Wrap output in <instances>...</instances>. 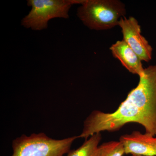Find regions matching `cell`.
I'll return each instance as SVG.
<instances>
[{"label":"cell","mask_w":156,"mask_h":156,"mask_svg":"<svg viewBox=\"0 0 156 156\" xmlns=\"http://www.w3.org/2000/svg\"><path fill=\"white\" fill-rule=\"evenodd\" d=\"M77 16L91 30L110 29L126 14V6L118 0H82Z\"/></svg>","instance_id":"obj_2"},{"label":"cell","mask_w":156,"mask_h":156,"mask_svg":"<svg viewBox=\"0 0 156 156\" xmlns=\"http://www.w3.org/2000/svg\"><path fill=\"white\" fill-rule=\"evenodd\" d=\"M78 136L61 140L53 139L44 133L22 134L12 141V156H63L70 151Z\"/></svg>","instance_id":"obj_3"},{"label":"cell","mask_w":156,"mask_h":156,"mask_svg":"<svg viewBox=\"0 0 156 156\" xmlns=\"http://www.w3.org/2000/svg\"><path fill=\"white\" fill-rule=\"evenodd\" d=\"M119 26L122 29L123 40L136 53L141 61L148 62L152 59L153 48L147 40L141 34L138 21L133 17L120 19Z\"/></svg>","instance_id":"obj_5"},{"label":"cell","mask_w":156,"mask_h":156,"mask_svg":"<svg viewBox=\"0 0 156 156\" xmlns=\"http://www.w3.org/2000/svg\"><path fill=\"white\" fill-rule=\"evenodd\" d=\"M124 154L125 148L120 140L110 141L99 145L95 156H123Z\"/></svg>","instance_id":"obj_9"},{"label":"cell","mask_w":156,"mask_h":156,"mask_svg":"<svg viewBox=\"0 0 156 156\" xmlns=\"http://www.w3.org/2000/svg\"><path fill=\"white\" fill-rule=\"evenodd\" d=\"M132 156H143L139 155H132Z\"/></svg>","instance_id":"obj_10"},{"label":"cell","mask_w":156,"mask_h":156,"mask_svg":"<svg viewBox=\"0 0 156 156\" xmlns=\"http://www.w3.org/2000/svg\"><path fill=\"white\" fill-rule=\"evenodd\" d=\"M138 85L112 113L94 110L84 122L79 138L86 140L102 131L113 132L126 124L141 125L145 133L156 136V64L145 68Z\"/></svg>","instance_id":"obj_1"},{"label":"cell","mask_w":156,"mask_h":156,"mask_svg":"<svg viewBox=\"0 0 156 156\" xmlns=\"http://www.w3.org/2000/svg\"><path fill=\"white\" fill-rule=\"evenodd\" d=\"M119 140L124 146L126 154L156 156V136L134 131L122 135Z\"/></svg>","instance_id":"obj_6"},{"label":"cell","mask_w":156,"mask_h":156,"mask_svg":"<svg viewBox=\"0 0 156 156\" xmlns=\"http://www.w3.org/2000/svg\"><path fill=\"white\" fill-rule=\"evenodd\" d=\"M115 58L119 59L129 72L140 77L144 73L141 60L124 40L117 41L110 48Z\"/></svg>","instance_id":"obj_7"},{"label":"cell","mask_w":156,"mask_h":156,"mask_svg":"<svg viewBox=\"0 0 156 156\" xmlns=\"http://www.w3.org/2000/svg\"><path fill=\"white\" fill-rule=\"evenodd\" d=\"M101 139V133L93 134L80 147L70 151L66 156H95Z\"/></svg>","instance_id":"obj_8"},{"label":"cell","mask_w":156,"mask_h":156,"mask_svg":"<svg viewBox=\"0 0 156 156\" xmlns=\"http://www.w3.org/2000/svg\"><path fill=\"white\" fill-rule=\"evenodd\" d=\"M82 0H28L27 5L31 9L21 21L23 26L34 30L48 28L50 20L67 19L69 12L75 4L80 5Z\"/></svg>","instance_id":"obj_4"}]
</instances>
